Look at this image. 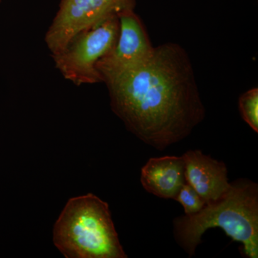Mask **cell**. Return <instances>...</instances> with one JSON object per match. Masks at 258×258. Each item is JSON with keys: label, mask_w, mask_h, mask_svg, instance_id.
I'll list each match as a JSON object with an SVG mask.
<instances>
[{"label": "cell", "mask_w": 258, "mask_h": 258, "mask_svg": "<svg viewBox=\"0 0 258 258\" xmlns=\"http://www.w3.org/2000/svg\"><path fill=\"white\" fill-rule=\"evenodd\" d=\"M112 111L144 143L159 150L186 138L205 117L192 64L174 42L106 83Z\"/></svg>", "instance_id": "1"}, {"label": "cell", "mask_w": 258, "mask_h": 258, "mask_svg": "<svg viewBox=\"0 0 258 258\" xmlns=\"http://www.w3.org/2000/svg\"><path fill=\"white\" fill-rule=\"evenodd\" d=\"M174 200L182 205L186 215L197 213L205 205V201L186 182L181 186Z\"/></svg>", "instance_id": "10"}, {"label": "cell", "mask_w": 258, "mask_h": 258, "mask_svg": "<svg viewBox=\"0 0 258 258\" xmlns=\"http://www.w3.org/2000/svg\"><path fill=\"white\" fill-rule=\"evenodd\" d=\"M119 34L114 46L96 64L103 83H107L138 67L154 50L142 20L134 9L118 15Z\"/></svg>", "instance_id": "6"}, {"label": "cell", "mask_w": 258, "mask_h": 258, "mask_svg": "<svg viewBox=\"0 0 258 258\" xmlns=\"http://www.w3.org/2000/svg\"><path fill=\"white\" fill-rule=\"evenodd\" d=\"M1 2H2V0H0V3H1Z\"/></svg>", "instance_id": "11"}, {"label": "cell", "mask_w": 258, "mask_h": 258, "mask_svg": "<svg viewBox=\"0 0 258 258\" xmlns=\"http://www.w3.org/2000/svg\"><path fill=\"white\" fill-rule=\"evenodd\" d=\"M182 158L186 182L198 193L205 205L217 201L230 189L225 163L199 150L188 151Z\"/></svg>", "instance_id": "7"}, {"label": "cell", "mask_w": 258, "mask_h": 258, "mask_svg": "<svg viewBox=\"0 0 258 258\" xmlns=\"http://www.w3.org/2000/svg\"><path fill=\"white\" fill-rule=\"evenodd\" d=\"M220 227L232 240L243 246L244 254L258 257V187L249 180L231 184L217 201L205 205L200 212L179 217L174 221L178 244L193 256L209 229Z\"/></svg>", "instance_id": "2"}, {"label": "cell", "mask_w": 258, "mask_h": 258, "mask_svg": "<svg viewBox=\"0 0 258 258\" xmlns=\"http://www.w3.org/2000/svg\"><path fill=\"white\" fill-rule=\"evenodd\" d=\"M239 108L242 118L253 131L258 132V88L244 93L239 99Z\"/></svg>", "instance_id": "9"}, {"label": "cell", "mask_w": 258, "mask_h": 258, "mask_svg": "<svg viewBox=\"0 0 258 258\" xmlns=\"http://www.w3.org/2000/svg\"><path fill=\"white\" fill-rule=\"evenodd\" d=\"M119 28V19L113 16L81 32L66 48L52 55L56 69L64 79L76 86L103 83L96 64L114 46Z\"/></svg>", "instance_id": "4"}, {"label": "cell", "mask_w": 258, "mask_h": 258, "mask_svg": "<svg viewBox=\"0 0 258 258\" xmlns=\"http://www.w3.org/2000/svg\"><path fill=\"white\" fill-rule=\"evenodd\" d=\"M53 242L67 258H125L108 204L93 194L70 199L54 225Z\"/></svg>", "instance_id": "3"}, {"label": "cell", "mask_w": 258, "mask_h": 258, "mask_svg": "<svg viewBox=\"0 0 258 258\" xmlns=\"http://www.w3.org/2000/svg\"><path fill=\"white\" fill-rule=\"evenodd\" d=\"M135 7L136 0H61L45 35L47 48L52 55L58 53L81 32Z\"/></svg>", "instance_id": "5"}, {"label": "cell", "mask_w": 258, "mask_h": 258, "mask_svg": "<svg viewBox=\"0 0 258 258\" xmlns=\"http://www.w3.org/2000/svg\"><path fill=\"white\" fill-rule=\"evenodd\" d=\"M141 183L148 192L164 199H174L186 183L182 157L152 158L143 166Z\"/></svg>", "instance_id": "8"}]
</instances>
